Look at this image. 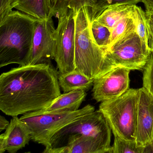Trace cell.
I'll return each mask as SVG.
<instances>
[{
	"label": "cell",
	"instance_id": "6da1fadb",
	"mask_svg": "<svg viewBox=\"0 0 153 153\" xmlns=\"http://www.w3.org/2000/svg\"><path fill=\"white\" fill-rule=\"evenodd\" d=\"M52 64L19 66L0 76V109L11 117L42 110L61 95Z\"/></svg>",
	"mask_w": 153,
	"mask_h": 153
},
{
	"label": "cell",
	"instance_id": "7a4b0ae2",
	"mask_svg": "<svg viewBox=\"0 0 153 153\" xmlns=\"http://www.w3.org/2000/svg\"><path fill=\"white\" fill-rule=\"evenodd\" d=\"M37 19L13 10L0 22V67L16 64L28 65Z\"/></svg>",
	"mask_w": 153,
	"mask_h": 153
},
{
	"label": "cell",
	"instance_id": "3957f363",
	"mask_svg": "<svg viewBox=\"0 0 153 153\" xmlns=\"http://www.w3.org/2000/svg\"><path fill=\"white\" fill-rule=\"evenodd\" d=\"M75 69L95 79L107 73V50L97 45L92 36L90 23L84 8L75 13Z\"/></svg>",
	"mask_w": 153,
	"mask_h": 153
},
{
	"label": "cell",
	"instance_id": "277c9868",
	"mask_svg": "<svg viewBox=\"0 0 153 153\" xmlns=\"http://www.w3.org/2000/svg\"><path fill=\"white\" fill-rule=\"evenodd\" d=\"M139 89H130L121 96L102 102L99 110L114 137L135 141L137 111Z\"/></svg>",
	"mask_w": 153,
	"mask_h": 153
},
{
	"label": "cell",
	"instance_id": "5b68a950",
	"mask_svg": "<svg viewBox=\"0 0 153 153\" xmlns=\"http://www.w3.org/2000/svg\"><path fill=\"white\" fill-rule=\"evenodd\" d=\"M94 111V107L88 104L76 111H38L24 114L20 119L29 128L31 140L45 147H51L50 140L57 132L78 118Z\"/></svg>",
	"mask_w": 153,
	"mask_h": 153
},
{
	"label": "cell",
	"instance_id": "8992f818",
	"mask_svg": "<svg viewBox=\"0 0 153 153\" xmlns=\"http://www.w3.org/2000/svg\"><path fill=\"white\" fill-rule=\"evenodd\" d=\"M111 132L104 115L99 110L78 118L57 132L50 140V146L63 147L71 139L86 136L96 138L110 147Z\"/></svg>",
	"mask_w": 153,
	"mask_h": 153
},
{
	"label": "cell",
	"instance_id": "52a82bcc",
	"mask_svg": "<svg viewBox=\"0 0 153 153\" xmlns=\"http://www.w3.org/2000/svg\"><path fill=\"white\" fill-rule=\"evenodd\" d=\"M152 53L143 45L136 32H134L107 50V73L118 67L130 71L143 70Z\"/></svg>",
	"mask_w": 153,
	"mask_h": 153
},
{
	"label": "cell",
	"instance_id": "ba28073f",
	"mask_svg": "<svg viewBox=\"0 0 153 153\" xmlns=\"http://www.w3.org/2000/svg\"><path fill=\"white\" fill-rule=\"evenodd\" d=\"M75 13L69 10L66 15L58 19L54 60L58 73L63 74L75 70Z\"/></svg>",
	"mask_w": 153,
	"mask_h": 153
},
{
	"label": "cell",
	"instance_id": "9c48e42d",
	"mask_svg": "<svg viewBox=\"0 0 153 153\" xmlns=\"http://www.w3.org/2000/svg\"><path fill=\"white\" fill-rule=\"evenodd\" d=\"M52 16L46 19L37 20L32 40V50L28 65L52 64L54 60L56 43V28Z\"/></svg>",
	"mask_w": 153,
	"mask_h": 153
},
{
	"label": "cell",
	"instance_id": "30bf717a",
	"mask_svg": "<svg viewBox=\"0 0 153 153\" xmlns=\"http://www.w3.org/2000/svg\"><path fill=\"white\" fill-rule=\"evenodd\" d=\"M130 70L124 67L114 68L94 79L93 98L97 102L116 99L129 89Z\"/></svg>",
	"mask_w": 153,
	"mask_h": 153
},
{
	"label": "cell",
	"instance_id": "8fae6325",
	"mask_svg": "<svg viewBox=\"0 0 153 153\" xmlns=\"http://www.w3.org/2000/svg\"><path fill=\"white\" fill-rule=\"evenodd\" d=\"M153 141V95L144 87L139 89L137 111L136 142L144 146Z\"/></svg>",
	"mask_w": 153,
	"mask_h": 153
},
{
	"label": "cell",
	"instance_id": "7c38bea8",
	"mask_svg": "<svg viewBox=\"0 0 153 153\" xmlns=\"http://www.w3.org/2000/svg\"><path fill=\"white\" fill-rule=\"evenodd\" d=\"M1 135L5 141L6 151L9 153H16L28 144L31 140L29 128L18 117H12L5 132Z\"/></svg>",
	"mask_w": 153,
	"mask_h": 153
},
{
	"label": "cell",
	"instance_id": "4fadbf2b",
	"mask_svg": "<svg viewBox=\"0 0 153 153\" xmlns=\"http://www.w3.org/2000/svg\"><path fill=\"white\" fill-rule=\"evenodd\" d=\"M87 96L86 91L77 90L61 94L49 106L42 111L47 112L75 111L79 108Z\"/></svg>",
	"mask_w": 153,
	"mask_h": 153
},
{
	"label": "cell",
	"instance_id": "5bb4252c",
	"mask_svg": "<svg viewBox=\"0 0 153 153\" xmlns=\"http://www.w3.org/2000/svg\"><path fill=\"white\" fill-rule=\"evenodd\" d=\"M94 79L75 70L58 75V83L64 93L77 90L88 91L93 85Z\"/></svg>",
	"mask_w": 153,
	"mask_h": 153
},
{
	"label": "cell",
	"instance_id": "9a60e30c",
	"mask_svg": "<svg viewBox=\"0 0 153 153\" xmlns=\"http://www.w3.org/2000/svg\"><path fill=\"white\" fill-rule=\"evenodd\" d=\"M67 146L70 147L69 153H112V146L107 147L101 141L90 137L71 139Z\"/></svg>",
	"mask_w": 153,
	"mask_h": 153
},
{
	"label": "cell",
	"instance_id": "2e32d148",
	"mask_svg": "<svg viewBox=\"0 0 153 153\" xmlns=\"http://www.w3.org/2000/svg\"><path fill=\"white\" fill-rule=\"evenodd\" d=\"M13 7L38 20L46 19L49 16L47 0H13Z\"/></svg>",
	"mask_w": 153,
	"mask_h": 153
},
{
	"label": "cell",
	"instance_id": "e0dca14e",
	"mask_svg": "<svg viewBox=\"0 0 153 153\" xmlns=\"http://www.w3.org/2000/svg\"><path fill=\"white\" fill-rule=\"evenodd\" d=\"M134 6L123 5L109 7L95 21L111 30L124 18L133 16Z\"/></svg>",
	"mask_w": 153,
	"mask_h": 153
},
{
	"label": "cell",
	"instance_id": "ac0fdd59",
	"mask_svg": "<svg viewBox=\"0 0 153 153\" xmlns=\"http://www.w3.org/2000/svg\"><path fill=\"white\" fill-rule=\"evenodd\" d=\"M143 0H97L92 6L85 10L90 23L94 22L107 8L123 5H137Z\"/></svg>",
	"mask_w": 153,
	"mask_h": 153
},
{
	"label": "cell",
	"instance_id": "d6986e66",
	"mask_svg": "<svg viewBox=\"0 0 153 153\" xmlns=\"http://www.w3.org/2000/svg\"><path fill=\"white\" fill-rule=\"evenodd\" d=\"M133 17L135 24L137 34L143 45L147 49L152 51L149 45L150 35L146 12L140 6L134 5Z\"/></svg>",
	"mask_w": 153,
	"mask_h": 153
},
{
	"label": "cell",
	"instance_id": "ffe728a7",
	"mask_svg": "<svg viewBox=\"0 0 153 153\" xmlns=\"http://www.w3.org/2000/svg\"><path fill=\"white\" fill-rule=\"evenodd\" d=\"M110 49L119 41L136 32V26L133 16L126 17L119 22L112 29Z\"/></svg>",
	"mask_w": 153,
	"mask_h": 153
},
{
	"label": "cell",
	"instance_id": "44dd1931",
	"mask_svg": "<svg viewBox=\"0 0 153 153\" xmlns=\"http://www.w3.org/2000/svg\"><path fill=\"white\" fill-rule=\"evenodd\" d=\"M90 30L92 36L97 45L107 50L110 44L111 30L96 21L90 23Z\"/></svg>",
	"mask_w": 153,
	"mask_h": 153
},
{
	"label": "cell",
	"instance_id": "7402d4cb",
	"mask_svg": "<svg viewBox=\"0 0 153 153\" xmlns=\"http://www.w3.org/2000/svg\"><path fill=\"white\" fill-rule=\"evenodd\" d=\"M144 146H138L135 141H129L115 137L112 153H143Z\"/></svg>",
	"mask_w": 153,
	"mask_h": 153
},
{
	"label": "cell",
	"instance_id": "603a6c76",
	"mask_svg": "<svg viewBox=\"0 0 153 153\" xmlns=\"http://www.w3.org/2000/svg\"><path fill=\"white\" fill-rule=\"evenodd\" d=\"M70 0H47L49 15L59 19L66 15L69 11Z\"/></svg>",
	"mask_w": 153,
	"mask_h": 153
},
{
	"label": "cell",
	"instance_id": "cb8c5ba5",
	"mask_svg": "<svg viewBox=\"0 0 153 153\" xmlns=\"http://www.w3.org/2000/svg\"><path fill=\"white\" fill-rule=\"evenodd\" d=\"M143 87L153 95V55L152 53L143 69Z\"/></svg>",
	"mask_w": 153,
	"mask_h": 153
},
{
	"label": "cell",
	"instance_id": "d4e9b609",
	"mask_svg": "<svg viewBox=\"0 0 153 153\" xmlns=\"http://www.w3.org/2000/svg\"><path fill=\"white\" fill-rule=\"evenodd\" d=\"M97 0H70L69 10H72L74 13H76L82 8L85 10L90 9Z\"/></svg>",
	"mask_w": 153,
	"mask_h": 153
},
{
	"label": "cell",
	"instance_id": "484cf974",
	"mask_svg": "<svg viewBox=\"0 0 153 153\" xmlns=\"http://www.w3.org/2000/svg\"><path fill=\"white\" fill-rule=\"evenodd\" d=\"M13 0H0V22L13 11Z\"/></svg>",
	"mask_w": 153,
	"mask_h": 153
},
{
	"label": "cell",
	"instance_id": "4316f807",
	"mask_svg": "<svg viewBox=\"0 0 153 153\" xmlns=\"http://www.w3.org/2000/svg\"><path fill=\"white\" fill-rule=\"evenodd\" d=\"M147 19L148 29H149L150 46L153 44V11H146Z\"/></svg>",
	"mask_w": 153,
	"mask_h": 153
},
{
	"label": "cell",
	"instance_id": "83f0119b",
	"mask_svg": "<svg viewBox=\"0 0 153 153\" xmlns=\"http://www.w3.org/2000/svg\"><path fill=\"white\" fill-rule=\"evenodd\" d=\"M70 147L68 146L63 147H46L44 151L42 153H69Z\"/></svg>",
	"mask_w": 153,
	"mask_h": 153
},
{
	"label": "cell",
	"instance_id": "f1b7e54d",
	"mask_svg": "<svg viewBox=\"0 0 153 153\" xmlns=\"http://www.w3.org/2000/svg\"><path fill=\"white\" fill-rule=\"evenodd\" d=\"M10 124V122L3 116H0V132L6 129Z\"/></svg>",
	"mask_w": 153,
	"mask_h": 153
},
{
	"label": "cell",
	"instance_id": "f546056e",
	"mask_svg": "<svg viewBox=\"0 0 153 153\" xmlns=\"http://www.w3.org/2000/svg\"><path fill=\"white\" fill-rule=\"evenodd\" d=\"M143 3L146 8V11H153V0H143Z\"/></svg>",
	"mask_w": 153,
	"mask_h": 153
},
{
	"label": "cell",
	"instance_id": "4dcf8cb0",
	"mask_svg": "<svg viewBox=\"0 0 153 153\" xmlns=\"http://www.w3.org/2000/svg\"><path fill=\"white\" fill-rule=\"evenodd\" d=\"M143 153H153V141L144 146Z\"/></svg>",
	"mask_w": 153,
	"mask_h": 153
},
{
	"label": "cell",
	"instance_id": "1f68e13d",
	"mask_svg": "<svg viewBox=\"0 0 153 153\" xmlns=\"http://www.w3.org/2000/svg\"><path fill=\"white\" fill-rule=\"evenodd\" d=\"M6 151L4 138L1 134L0 135V153H4Z\"/></svg>",
	"mask_w": 153,
	"mask_h": 153
},
{
	"label": "cell",
	"instance_id": "d6a6232c",
	"mask_svg": "<svg viewBox=\"0 0 153 153\" xmlns=\"http://www.w3.org/2000/svg\"><path fill=\"white\" fill-rule=\"evenodd\" d=\"M150 47H151V49H152V54L153 55V44L150 46Z\"/></svg>",
	"mask_w": 153,
	"mask_h": 153
},
{
	"label": "cell",
	"instance_id": "836d02e7",
	"mask_svg": "<svg viewBox=\"0 0 153 153\" xmlns=\"http://www.w3.org/2000/svg\"><path fill=\"white\" fill-rule=\"evenodd\" d=\"M32 153L31 152H25V153Z\"/></svg>",
	"mask_w": 153,
	"mask_h": 153
}]
</instances>
